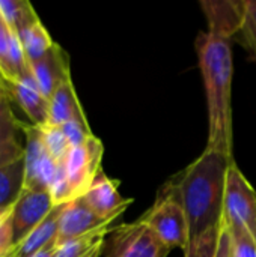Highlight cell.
I'll return each mask as SVG.
<instances>
[{
	"label": "cell",
	"instance_id": "52a82bcc",
	"mask_svg": "<svg viewBox=\"0 0 256 257\" xmlns=\"http://www.w3.org/2000/svg\"><path fill=\"white\" fill-rule=\"evenodd\" d=\"M104 146L101 140L91 136L83 145L71 148L63 166L72 199L83 197L101 170Z\"/></svg>",
	"mask_w": 256,
	"mask_h": 257
},
{
	"label": "cell",
	"instance_id": "ba28073f",
	"mask_svg": "<svg viewBox=\"0 0 256 257\" xmlns=\"http://www.w3.org/2000/svg\"><path fill=\"white\" fill-rule=\"evenodd\" d=\"M112 227L110 221L100 218L84 202L83 197H78L66 205H63L60 217H59V227L56 236V245L60 247L65 242L72 239L86 236L97 230Z\"/></svg>",
	"mask_w": 256,
	"mask_h": 257
},
{
	"label": "cell",
	"instance_id": "ac0fdd59",
	"mask_svg": "<svg viewBox=\"0 0 256 257\" xmlns=\"http://www.w3.org/2000/svg\"><path fill=\"white\" fill-rule=\"evenodd\" d=\"M24 184V158L0 167V209L14 206Z\"/></svg>",
	"mask_w": 256,
	"mask_h": 257
},
{
	"label": "cell",
	"instance_id": "ffe728a7",
	"mask_svg": "<svg viewBox=\"0 0 256 257\" xmlns=\"http://www.w3.org/2000/svg\"><path fill=\"white\" fill-rule=\"evenodd\" d=\"M36 126L39 128L42 143H44L47 152L50 154V157L57 164H63L69 151H71V145H69L68 139L65 137L62 128L54 126V125H48V123L36 125Z\"/></svg>",
	"mask_w": 256,
	"mask_h": 257
},
{
	"label": "cell",
	"instance_id": "cb8c5ba5",
	"mask_svg": "<svg viewBox=\"0 0 256 257\" xmlns=\"http://www.w3.org/2000/svg\"><path fill=\"white\" fill-rule=\"evenodd\" d=\"M234 241V256L235 257H256V242L253 238L237 223L228 221L225 218Z\"/></svg>",
	"mask_w": 256,
	"mask_h": 257
},
{
	"label": "cell",
	"instance_id": "2e32d148",
	"mask_svg": "<svg viewBox=\"0 0 256 257\" xmlns=\"http://www.w3.org/2000/svg\"><path fill=\"white\" fill-rule=\"evenodd\" d=\"M63 205L60 206H54L53 211L48 214V217L38 224L18 245H17V251L20 257H30L35 253L41 251L42 248L48 247L50 244L56 242V236H57V227H59V217L62 212Z\"/></svg>",
	"mask_w": 256,
	"mask_h": 257
},
{
	"label": "cell",
	"instance_id": "30bf717a",
	"mask_svg": "<svg viewBox=\"0 0 256 257\" xmlns=\"http://www.w3.org/2000/svg\"><path fill=\"white\" fill-rule=\"evenodd\" d=\"M83 199L100 218L110 223L119 218L133 203V199H125L119 194V181L109 178L103 170H100Z\"/></svg>",
	"mask_w": 256,
	"mask_h": 257
},
{
	"label": "cell",
	"instance_id": "d6986e66",
	"mask_svg": "<svg viewBox=\"0 0 256 257\" xmlns=\"http://www.w3.org/2000/svg\"><path fill=\"white\" fill-rule=\"evenodd\" d=\"M0 17L9 29L18 32L38 18L32 5L26 0H0Z\"/></svg>",
	"mask_w": 256,
	"mask_h": 257
},
{
	"label": "cell",
	"instance_id": "e0dca14e",
	"mask_svg": "<svg viewBox=\"0 0 256 257\" xmlns=\"http://www.w3.org/2000/svg\"><path fill=\"white\" fill-rule=\"evenodd\" d=\"M18 33L29 63L45 56L50 51V48L54 45V41L51 39L50 33L47 32V29L44 27L39 18L24 26Z\"/></svg>",
	"mask_w": 256,
	"mask_h": 257
},
{
	"label": "cell",
	"instance_id": "7a4b0ae2",
	"mask_svg": "<svg viewBox=\"0 0 256 257\" xmlns=\"http://www.w3.org/2000/svg\"><path fill=\"white\" fill-rule=\"evenodd\" d=\"M196 53L208 108L207 149L217 151L234 160L231 101L234 60L231 42L208 32H201L196 38Z\"/></svg>",
	"mask_w": 256,
	"mask_h": 257
},
{
	"label": "cell",
	"instance_id": "3957f363",
	"mask_svg": "<svg viewBox=\"0 0 256 257\" xmlns=\"http://www.w3.org/2000/svg\"><path fill=\"white\" fill-rule=\"evenodd\" d=\"M169 248L139 220L112 227L106 236L104 257H167Z\"/></svg>",
	"mask_w": 256,
	"mask_h": 257
},
{
	"label": "cell",
	"instance_id": "6da1fadb",
	"mask_svg": "<svg viewBox=\"0 0 256 257\" xmlns=\"http://www.w3.org/2000/svg\"><path fill=\"white\" fill-rule=\"evenodd\" d=\"M234 163L223 154L205 148L193 163L172 176L158 191L184 209L190 239L220 226L225 217L226 176Z\"/></svg>",
	"mask_w": 256,
	"mask_h": 257
},
{
	"label": "cell",
	"instance_id": "7c38bea8",
	"mask_svg": "<svg viewBox=\"0 0 256 257\" xmlns=\"http://www.w3.org/2000/svg\"><path fill=\"white\" fill-rule=\"evenodd\" d=\"M29 71L48 101L62 83L71 80L68 54L56 42L45 56L29 63Z\"/></svg>",
	"mask_w": 256,
	"mask_h": 257
},
{
	"label": "cell",
	"instance_id": "5bb4252c",
	"mask_svg": "<svg viewBox=\"0 0 256 257\" xmlns=\"http://www.w3.org/2000/svg\"><path fill=\"white\" fill-rule=\"evenodd\" d=\"M84 111L81 108V104L77 98L72 80H66L62 83L56 92L50 98V110H48V125L62 126L63 123L84 117Z\"/></svg>",
	"mask_w": 256,
	"mask_h": 257
},
{
	"label": "cell",
	"instance_id": "7402d4cb",
	"mask_svg": "<svg viewBox=\"0 0 256 257\" xmlns=\"http://www.w3.org/2000/svg\"><path fill=\"white\" fill-rule=\"evenodd\" d=\"M0 77L8 86L15 84L20 78L11 62V36L9 29L0 17Z\"/></svg>",
	"mask_w": 256,
	"mask_h": 257
},
{
	"label": "cell",
	"instance_id": "83f0119b",
	"mask_svg": "<svg viewBox=\"0 0 256 257\" xmlns=\"http://www.w3.org/2000/svg\"><path fill=\"white\" fill-rule=\"evenodd\" d=\"M8 95H9V87L5 83V80L0 77V111L9 104L8 102Z\"/></svg>",
	"mask_w": 256,
	"mask_h": 257
},
{
	"label": "cell",
	"instance_id": "277c9868",
	"mask_svg": "<svg viewBox=\"0 0 256 257\" xmlns=\"http://www.w3.org/2000/svg\"><path fill=\"white\" fill-rule=\"evenodd\" d=\"M139 221L149 227L169 250H184L190 241L186 212L181 205L170 197L157 194V200L139 217Z\"/></svg>",
	"mask_w": 256,
	"mask_h": 257
},
{
	"label": "cell",
	"instance_id": "4fadbf2b",
	"mask_svg": "<svg viewBox=\"0 0 256 257\" xmlns=\"http://www.w3.org/2000/svg\"><path fill=\"white\" fill-rule=\"evenodd\" d=\"M12 95L33 125H45L48 122L50 101L44 96L32 74L23 75L15 84L8 86Z\"/></svg>",
	"mask_w": 256,
	"mask_h": 257
},
{
	"label": "cell",
	"instance_id": "9a60e30c",
	"mask_svg": "<svg viewBox=\"0 0 256 257\" xmlns=\"http://www.w3.org/2000/svg\"><path fill=\"white\" fill-rule=\"evenodd\" d=\"M21 122L14 116L9 104L0 111V167L24 158V146L20 142Z\"/></svg>",
	"mask_w": 256,
	"mask_h": 257
},
{
	"label": "cell",
	"instance_id": "484cf974",
	"mask_svg": "<svg viewBox=\"0 0 256 257\" xmlns=\"http://www.w3.org/2000/svg\"><path fill=\"white\" fill-rule=\"evenodd\" d=\"M15 248L17 245H15L12 212H11L0 224V257H8Z\"/></svg>",
	"mask_w": 256,
	"mask_h": 257
},
{
	"label": "cell",
	"instance_id": "4316f807",
	"mask_svg": "<svg viewBox=\"0 0 256 257\" xmlns=\"http://www.w3.org/2000/svg\"><path fill=\"white\" fill-rule=\"evenodd\" d=\"M216 257H235L234 256L232 235H231V230L225 221V217L220 223V233H219V244H217Z\"/></svg>",
	"mask_w": 256,
	"mask_h": 257
},
{
	"label": "cell",
	"instance_id": "8fae6325",
	"mask_svg": "<svg viewBox=\"0 0 256 257\" xmlns=\"http://www.w3.org/2000/svg\"><path fill=\"white\" fill-rule=\"evenodd\" d=\"M201 6L208 21L207 32L229 42L235 41L243 29L246 0H202Z\"/></svg>",
	"mask_w": 256,
	"mask_h": 257
},
{
	"label": "cell",
	"instance_id": "d4e9b609",
	"mask_svg": "<svg viewBox=\"0 0 256 257\" xmlns=\"http://www.w3.org/2000/svg\"><path fill=\"white\" fill-rule=\"evenodd\" d=\"M60 128H62L65 137L68 139L71 148H75V146L83 145L91 136H94L92 131H91V128H89V125H88L86 116H84V117L72 119V120L63 123Z\"/></svg>",
	"mask_w": 256,
	"mask_h": 257
},
{
	"label": "cell",
	"instance_id": "9c48e42d",
	"mask_svg": "<svg viewBox=\"0 0 256 257\" xmlns=\"http://www.w3.org/2000/svg\"><path fill=\"white\" fill-rule=\"evenodd\" d=\"M50 191H21L12 209L15 245H18L53 211Z\"/></svg>",
	"mask_w": 256,
	"mask_h": 257
},
{
	"label": "cell",
	"instance_id": "f1b7e54d",
	"mask_svg": "<svg viewBox=\"0 0 256 257\" xmlns=\"http://www.w3.org/2000/svg\"><path fill=\"white\" fill-rule=\"evenodd\" d=\"M12 209H14V206H9V208H2L0 209V224L3 223V220L12 212Z\"/></svg>",
	"mask_w": 256,
	"mask_h": 257
},
{
	"label": "cell",
	"instance_id": "44dd1931",
	"mask_svg": "<svg viewBox=\"0 0 256 257\" xmlns=\"http://www.w3.org/2000/svg\"><path fill=\"white\" fill-rule=\"evenodd\" d=\"M219 233H220V226L196 238H192L186 245V248L183 250L184 257H216Z\"/></svg>",
	"mask_w": 256,
	"mask_h": 257
},
{
	"label": "cell",
	"instance_id": "8992f818",
	"mask_svg": "<svg viewBox=\"0 0 256 257\" xmlns=\"http://www.w3.org/2000/svg\"><path fill=\"white\" fill-rule=\"evenodd\" d=\"M225 218L240 224L256 242V191L235 163L226 176Z\"/></svg>",
	"mask_w": 256,
	"mask_h": 257
},
{
	"label": "cell",
	"instance_id": "603a6c76",
	"mask_svg": "<svg viewBox=\"0 0 256 257\" xmlns=\"http://www.w3.org/2000/svg\"><path fill=\"white\" fill-rule=\"evenodd\" d=\"M235 41L244 45L256 60V0H246V14L243 29Z\"/></svg>",
	"mask_w": 256,
	"mask_h": 257
},
{
	"label": "cell",
	"instance_id": "5b68a950",
	"mask_svg": "<svg viewBox=\"0 0 256 257\" xmlns=\"http://www.w3.org/2000/svg\"><path fill=\"white\" fill-rule=\"evenodd\" d=\"M21 128L26 137L23 191H50L59 164L47 152L36 125L21 122Z\"/></svg>",
	"mask_w": 256,
	"mask_h": 257
}]
</instances>
